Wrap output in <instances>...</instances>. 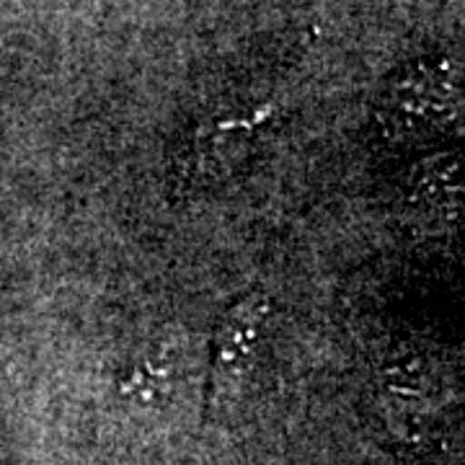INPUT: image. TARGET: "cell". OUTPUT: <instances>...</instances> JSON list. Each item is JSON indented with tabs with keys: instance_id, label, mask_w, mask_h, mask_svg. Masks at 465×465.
Returning a JSON list of instances; mask_svg holds the SVG:
<instances>
[{
	"instance_id": "3",
	"label": "cell",
	"mask_w": 465,
	"mask_h": 465,
	"mask_svg": "<svg viewBox=\"0 0 465 465\" xmlns=\"http://www.w3.org/2000/svg\"><path fill=\"white\" fill-rule=\"evenodd\" d=\"M409 213L424 220H452L460 207V166L458 155H430L411 166L403 182Z\"/></svg>"
},
{
	"instance_id": "2",
	"label": "cell",
	"mask_w": 465,
	"mask_h": 465,
	"mask_svg": "<svg viewBox=\"0 0 465 465\" xmlns=\"http://www.w3.org/2000/svg\"><path fill=\"white\" fill-rule=\"evenodd\" d=\"M272 302L262 290L238 298L220 321L213 341V396L232 382L246 381L264 344Z\"/></svg>"
},
{
	"instance_id": "1",
	"label": "cell",
	"mask_w": 465,
	"mask_h": 465,
	"mask_svg": "<svg viewBox=\"0 0 465 465\" xmlns=\"http://www.w3.org/2000/svg\"><path fill=\"white\" fill-rule=\"evenodd\" d=\"M460 104V81L450 60H416L391 75L382 88L378 124L396 148H432L455 134Z\"/></svg>"
}]
</instances>
